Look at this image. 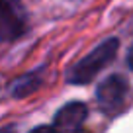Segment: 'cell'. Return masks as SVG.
I'll use <instances>...</instances> for the list:
<instances>
[{"label": "cell", "instance_id": "cell-3", "mask_svg": "<svg viewBox=\"0 0 133 133\" xmlns=\"http://www.w3.org/2000/svg\"><path fill=\"white\" fill-rule=\"evenodd\" d=\"M127 98H129V82L119 75L108 76L104 82H100L98 90H96V100H98L100 108L110 116L121 112L127 104Z\"/></svg>", "mask_w": 133, "mask_h": 133}, {"label": "cell", "instance_id": "cell-4", "mask_svg": "<svg viewBox=\"0 0 133 133\" xmlns=\"http://www.w3.org/2000/svg\"><path fill=\"white\" fill-rule=\"evenodd\" d=\"M86 116H88V108L82 102H71L57 112L53 125L57 129H63V131H76L84 125Z\"/></svg>", "mask_w": 133, "mask_h": 133}, {"label": "cell", "instance_id": "cell-5", "mask_svg": "<svg viewBox=\"0 0 133 133\" xmlns=\"http://www.w3.org/2000/svg\"><path fill=\"white\" fill-rule=\"evenodd\" d=\"M41 80H43L41 69L29 72V75H24V76H20V78H16L12 82V86H10V94H12L14 98H25V96L33 94V92L41 86Z\"/></svg>", "mask_w": 133, "mask_h": 133}, {"label": "cell", "instance_id": "cell-1", "mask_svg": "<svg viewBox=\"0 0 133 133\" xmlns=\"http://www.w3.org/2000/svg\"><path fill=\"white\" fill-rule=\"evenodd\" d=\"M117 47H119V43L114 37L106 39L104 43H100L94 51H90L86 57L80 59L71 69V72H69V82H72V84L90 82L104 66H108L110 63L114 61V57H116V53H117Z\"/></svg>", "mask_w": 133, "mask_h": 133}, {"label": "cell", "instance_id": "cell-6", "mask_svg": "<svg viewBox=\"0 0 133 133\" xmlns=\"http://www.w3.org/2000/svg\"><path fill=\"white\" fill-rule=\"evenodd\" d=\"M127 65H129V66L133 69V47L129 49V55H127Z\"/></svg>", "mask_w": 133, "mask_h": 133}, {"label": "cell", "instance_id": "cell-2", "mask_svg": "<svg viewBox=\"0 0 133 133\" xmlns=\"http://www.w3.org/2000/svg\"><path fill=\"white\" fill-rule=\"evenodd\" d=\"M28 31V14L20 0H0V45L20 39Z\"/></svg>", "mask_w": 133, "mask_h": 133}]
</instances>
